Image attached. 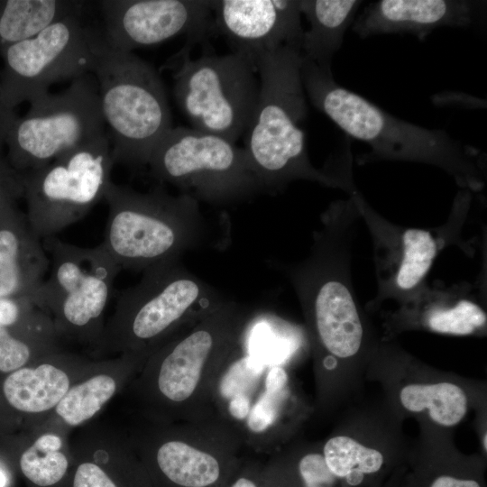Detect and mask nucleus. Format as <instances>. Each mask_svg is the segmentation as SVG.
Segmentation results:
<instances>
[{"label":"nucleus","instance_id":"f257e3e1","mask_svg":"<svg viewBox=\"0 0 487 487\" xmlns=\"http://www.w3.org/2000/svg\"><path fill=\"white\" fill-rule=\"evenodd\" d=\"M358 215L330 206L314 232L309 254L277 264L291 283L313 362L314 413L333 418L363 398L370 356L381 335L361 307L351 276V246Z\"/></svg>","mask_w":487,"mask_h":487},{"label":"nucleus","instance_id":"f03ea898","mask_svg":"<svg viewBox=\"0 0 487 487\" xmlns=\"http://www.w3.org/2000/svg\"><path fill=\"white\" fill-rule=\"evenodd\" d=\"M301 63L300 48L292 46L264 52L253 60L260 92L244 150L261 192L275 195L293 181L308 180L350 195L357 189L350 167L331 161L317 169L310 161L302 128L308 106Z\"/></svg>","mask_w":487,"mask_h":487},{"label":"nucleus","instance_id":"7ed1b4c3","mask_svg":"<svg viewBox=\"0 0 487 487\" xmlns=\"http://www.w3.org/2000/svg\"><path fill=\"white\" fill-rule=\"evenodd\" d=\"M302 84L312 105L347 135L367 143L371 152L359 162L375 160L418 162L448 173L461 188H483L482 155L441 129H429L397 118L335 82L333 73L303 58Z\"/></svg>","mask_w":487,"mask_h":487},{"label":"nucleus","instance_id":"20e7f679","mask_svg":"<svg viewBox=\"0 0 487 487\" xmlns=\"http://www.w3.org/2000/svg\"><path fill=\"white\" fill-rule=\"evenodd\" d=\"M102 115L115 163L148 165L151 153L172 128L164 85L158 71L133 52L115 50L90 27Z\"/></svg>","mask_w":487,"mask_h":487},{"label":"nucleus","instance_id":"39448f33","mask_svg":"<svg viewBox=\"0 0 487 487\" xmlns=\"http://www.w3.org/2000/svg\"><path fill=\"white\" fill-rule=\"evenodd\" d=\"M104 199L108 217L101 243L121 269L143 271L180 258L207 238V223L192 196L161 186L136 191L111 181Z\"/></svg>","mask_w":487,"mask_h":487},{"label":"nucleus","instance_id":"423d86ee","mask_svg":"<svg viewBox=\"0 0 487 487\" xmlns=\"http://www.w3.org/2000/svg\"><path fill=\"white\" fill-rule=\"evenodd\" d=\"M255 311L225 299L182 329L162 351L157 389L169 402L182 406L192 423L216 419L217 381L244 343Z\"/></svg>","mask_w":487,"mask_h":487},{"label":"nucleus","instance_id":"0eeeda50","mask_svg":"<svg viewBox=\"0 0 487 487\" xmlns=\"http://www.w3.org/2000/svg\"><path fill=\"white\" fill-rule=\"evenodd\" d=\"M381 397L404 420L453 429L487 405V383L436 368L392 340L380 339L365 372Z\"/></svg>","mask_w":487,"mask_h":487},{"label":"nucleus","instance_id":"6e6552de","mask_svg":"<svg viewBox=\"0 0 487 487\" xmlns=\"http://www.w3.org/2000/svg\"><path fill=\"white\" fill-rule=\"evenodd\" d=\"M184 46L169 68L173 69V95L191 128L235 143L252 121L260 82L252 61L238 53L190 59Z\"/></svg>","mask_w":487,"mask_h":487},{"label":"nucleus","instance_id":"1a4fd4ad","mask_svg":"<svg viewBox=\"0 0 487 487\" xmlns=\"http://www.w3.org/2000/svg\"><path fill=\"white\" fill-rule=\"evenodd\" d=\"M152 176L198 202L226 205L250 198L261 188L244 148L191 127H172L152 150Z\"/></svg>","mask_w":487,"mask_h":487},{"label":"nucleus","instance_id":"9d476101","mask_svg":"<svg viewBox=\"0 0 487 487\" xmlns=\"http://www.w3.org/2000/svg\"><path fill=\"white\" fill-rule=\"evenodd\" d=\"M373 244L377 295L367 304L370 312L388 300L399 305L413 296L440 252L451 244L464 246L462 225L470 208L471 191L461 188L454 200L448 221L440 227L422 229L395 225L377 213L356 189L350 195Z\"/></svg>","mask_w":487,"mask_h":487},{"label":"nucleus","instance_id":"9b49d317","mask_svg":"<svg viewBox=\"0 0 487 487\" xmlns=\"http://www.w3.org/2000/svg\"><path fill=\"white\" fill-rule=\"evenodd\" d=\"M115 162L107 134L21 173L27 220L39 238L84 217L104 199Z\"/></svg>","mask_w":487,"mask_h":487},{"label":"nucleus","instance_id":"f8f14e48","mask_svg":"<svg viewBox=\"0 0 487 487\" xmlns=\"http://www.w3.org/2000/svg\"><path fill=\"white\" fill-rule=\"evenodd\" d=\"M27 115L7 131L9 157L21 173L106 134L94 74L75 78L67 89L30 101Z\"/></svg>","mask_w":487,"mask_h":487},{"label":"nucleus","instance_id":"ddd939ff","mask_svg":"<svg viewBox=\"0 0 487 487\" xmlns=\"http://www.w3.org/2000/svg\"><path fill=\"white\" fill-rule=\"evenodd\" d=\"M405 420L386 400L363 398L347 406L322 441L326 464L342 487H382L405 462Z\"/></svg>","mask_w":487,"mask_h":487},{"label":"nucleus","instance_id":"4468645a","mask_svg":"<svg viewBox=\"0 0 487 487\" xmlns=\"http://www.w3.org/2000/svg\"><path fill=\"white\" fill-rule=\"evenodd\" d=\"M119 295L118 327L125 342L137 347L188 327L226 299L180 258L146 269L138 283Z\"/></svg>","mask_w":487,"mask_h":487},{"label":"nucleus","instance_id":"2eb2a0df","mask_svg":"<svg viewBox=\"0 0 487 487\" xmlns=\"http://www.w3.org/2000/svg\"><path fill=\"white\" fill-rule=\"evenodd\" d=\"M4 54L6 73L0 91L6 108L48 93L57 82L92 73L95 63L90 26L78 14L5 47Z\"/></svg>","mask_w":487,"mask_h":487},{"label":"nucleus","instance_id":"dca6fc26","mask_svg":"<svg viewBox=\"0 0 487 487\" xmlns=\"http://www.w3.org/2000/svg\"><path fill=\"white\" fill-rule=\"evenodd\" d=\"M49 276L30 301L55 311L67 326L83 329L98 320L121 268L102 244L80 247L54 236L44 239Z\"/></svg>","mask_w":487,"mask_h":487},{"label":"nucleus","instance_id":"f3484780","mask_svg":"<svg viewBox=\"0 0 487 487\" xmlns=\"http://www.w3.org/2000/svg\"><path fill=\"white\" fill-rule=\"evenodd\" d=\"M101 34L115 50L133 52L185 35L192 48L214 33L210 1L102 0Z\"/></svg>","mask_w":487,"mask_h":487},{"label":"nucleus","instance_id":"a211bd4d","mask_svg":"<svg viewBox=\"0 0 487 487\" xmlns=\"http://www.w3.org/2000/svg\"><path fill=\"white\" fill-rule=\"evenodd\" d=\"M187 438L164 442L155 468L169 487H226L243 463L240 433L220 418L190 422Z\"/></svg>","mask_w":487,"mask_h":487},{"label":"nucleus","instance_id":"6ab92c4d","mask_svg":"<svg viewBox=\"0 0 487 487\" xmlns=\"http://www.w3.org/2000/svg\"><path fill=\"white\" fill-rule=\"evenodd\" d=\"M381 338L392 340L404 332L422 331L445 335H486L483 297L470 284L443 286L427 282L406 301L381 313Z\"/></svg>","mask_w":487,"mask_h":487},{"label":"nucleus","instance_id":"aec40b11","mask_svg":"<svg viewBox=\"0 0 487 487\" xmlns=\"http://www.w3.org/2000/svg\"><path fill=\"white\" fill-rule=\"evenodd\" d=\"M214 33L224 36L234 53L253 60L283 46L301 50L304 30L299 0L210 1Z\"/></svg>","mask_w":487,"mask_h":487},{"label":"nucleus","instance_id":"412c9836","mask_svg":"<svg viewBox=\"0 0 487 487\" xmlns=\"http://www.w3.org/2000/svg\"><path fill=\"white\" fill-rule=\"evenodd\" d=\"M400 468V487H487V459L462 452L454 430L419 423Z\"/></svg>","mask_w":487,"mask_h":487},{"label":"nucleus","instance_id":"4be33fe9","mask_svg":"<svg viewBox=\"0 0 487 487\" xmlns=\"http://www.w3.org/2000/svg\"><path fill=\"white\" fill-rule=\"evenodd\" d=\"M477 3L465 0H380L368 5L354 21L360 38L410 33L419 40L440 27H467L475 18Z\"/></svg>","mask_w":487,"mask_h":487},{"label":"nucleus","instance_id":"5701e85b","mask_svg":"<svg viewBox=\"0 0 487 487\" xmlns=\"http://www.w3.org/2000/svg\"><path fill=\"white\" fill-rule=\"evenodd\" d=\"M43 243L15 206L0 215V299L30 300L49 271Z\"/></svg>","mask_w":487,"mask_h":487},{"label":"nucleus","instance_id":"b1692460","mask_svg":"<svg viewBox=\"0 0 487 487\" xmlns=\"http://www.w3.org/2000/svg\"><path fill=\"white\" fill-rule=\"evenodd\" d=\"M263 389L253 402L244 432L250 438L289 445L296 439L305 421L314 413L282 365L267 368Z\"/></svg>","mask_w":487,"mask_h":487},{"label":"nucleus","instance_id":"393cba45","mask_svg":"<svg viewBox=\"0 0 487 487\" xmlns=\"http://www.w3.org/2000/svg\"><path fill=\"white\" fill-rule=\"evenodd\" d=\"M363 2L358 0H299V9L309 23L301 42L303 58L332 73V60L341 48L347 28Z\"/></svg>","mask_w":487,"mask_h":487},{"label":"nucleus","instance_id":"a878e982","mask_svg":"<svg viewBox=\"0 0 487 487\" xmlns=\"http://www.w3.org/2000/svg\"><path fill=\"white\" fill-rule=\"evenodd\" d=\"M262 487H342L327 468L321 442L295 439L262 469Z\"/></svg>","mask_w":487,"mask_h":487},{"label":"nucleus","instance_id":"bb28decb","mask_svg":"<svg viewBox=\"0 0 487 487\" xmlns=\"http://www.w3.org/2000/svg\"><path fill=\"white\" fill-rule=\"evenodd\" d=\"M67 374L50 363L22 367L8 373L1 385L2 397L13 409L25 413L48 410L68 391Z\"/></svg>","mask_w":487,"mask_h":487},{"label":"nucleus","instance_id":"cd10ccee","mask_svg":"<svg viewBox=\"0 0 487 487\" xmlns=\"http://www.w3.org/2000/svg\"><path fill=\"white\" fill-rule=\"evenodd\" d=\"M84 1L8 0L0 4V46L26 40L69 15H83Z\"/></svg>","mask_w":487,"mask_h":487},{"label":"nucleus","instance_id":"c85d7f7f","mask_svg":"<svg viewBox=\"0 0 487 487\" xmlns=\"http://www.w3.org/2000/svg\"><path fill=\"white\" fill-rule=\"evenodd\" d=\"M287 329V324L274 316L256 312L244 335L245 346L264 365H283L299 347Z\"/></svg>","mask_w":487,"mask_h":487},{"label":"nucleus","instance_id":"c756f323","mask_svg":"<svg viewBox=\"0 0 487 487\" xmlns=\"http://www.w3.org/2000/svg\"><path fill=\"white\" fill-rule=\"evenodd\" d=\"M61 446V439L55 435L40 436L19 458L23 475L38 487H50L61 481L69 467L67 457L59 451Z\"/></svg>","mask_w":487,"mask_h":487},{"label":"nucleus","instance_id":"7c9ffc66","mask_svg":"<svg viewBox=\"0 0 487 487\" xmlns=\"http://www.w3.org/2000/svg\"><path fill=\"white\" fill-rule=\"evenodd\" d=\"M115 388L112 377L105 374L94 376L68 390L56 405V411L69 425H79L103 407L114 395Z\"/></svg>","mask_w":487,"mask_h":487},{"label":"nucleus","instance_id":"2f4dec72","mask_svg":"<svg viewBox=\"0 0 487 487\" xmlns=\"http://www.w3.org/2000/svg\"><path fill=\"white\" fill-rule=\"evenodd\" d=\"M19 325L0 326V372H14L23 367L31 357V346L16 330Z\"/></svg>","mask_w":487,"mask_h":487},{"label":"nucleus","instance_id":"473e14b6","mask_svg":"<svg viewBox=\"0 0 487 487\" xmlns=\"http://www.w3.org/2000/svg\"><path fill=\"white\" fill-rule=\"evenodd\" d=\"M23 196L21 173L0 161V215Z\"/></svg>","mask_w":487,"mask_h":487},{"label":"nucleus","instance_id":"72a5a7b5","mask_svg":"<svg viewBox=\"0 0 487 487\" xmlns=\"http://www.w3.org/2000/svg\"><path fill=\"white\" fill-rule=\"evenodd\" d=\"M72 487H119V485L101 466L95 463L85 462L76 469Z\"/></svg>","mask_w":487,"mask_h":487},{"label":"nucleus","instance_id":"f704fd0d","mask_svg":"<svg viewBox=\"0 0 487 487\" xmlns=\"http://www.w3.org/2000/svg\"><path fill=\"white\" fill-rule=\"evenodd\" d=\"M31 305L27 299H0V326L11 327L19 325Z\"/></svg>","mask_w":487,"mask_h":487},{"label":"nucleus","instance_id":"c9c22d12","mask_svg":"<svg viewBox=\"0 0 487 487\" xmlns=\"http://www.w3.org/2000/svg\"><path fill=\"white\" fill-rule=\"evenodd\" d=\"M262 469L258 464L243 462L227 487H262Z\"/></svg>","mask_w":487,"mask_h":487},{"label":"nucleus","instance_id":"e433bc0d","mask_svg":"<svg viewBox=\"0 0 487 487\" xmlns=\"http://www.w3.org/2000/svg\"><path fill=\"white\" fill-rule=\"evenodd\" d=\"M473 412V427L479 445L478 452L487 459V405L480 407Z\"/></svg>","mask_w":487,"mask_h":487},{"label":"nucleus","instance_id":"4c0bfd02","mask_svg":"<svg viewBox=\"0 0 487 487\" xmlns=\"http://www.w3.org/2000/svg\"><path fill=\"white\" fill-rule=\"evenodd\" d=\"M12 483V474L5 464H0V487H10Z\"/></svg>","mask_w":487,"mask_h":487},{"label":"nucleus","instance_id":"58836bf2","mask_svg":"<svg viewBox=\"0 0 487 487\" xmlns=\"http://www.w3.org/2000/svg\"><path fill=\"white\" fill-rule=\"evenodd\" d=\"M400 468L389 478L382 487H400Z\"/></svg>","mask_w":487,"mask_h":487},{"label":"nucleus","instance_id":"ea45409f","mask_svg":"<svg viewBox=\"0 0 487 487\" xmlns=\"http://www.w3.org/2000/svg\"><path fill=\"white\" fill-rule=\"evenodd\" d=\"M227 487V486H226Z\"/></svg>","mask_w":487,"mask_h":487}]
</instances>
